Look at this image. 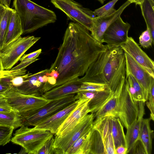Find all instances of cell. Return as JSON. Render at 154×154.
Segmentation results:
<instances>
[{"instance_id":"obj_1","label":"cell","mask_w":154,"mask_h":154,"mask_svg":"<svg viewBox=\"0 0 154 154\" xmlns=\"http://www.w3.org/2000/svg\"><path fill=\"white\" fill-rule=\"evenodd\" d=\"M88 29L75 22L69 24L56 58L49 69L58 77L51 89L83 76L91 65L107 48Z\"/></svg>"},{"instance_id":"obj_2","label":"cell","mask_w":154,"mask_h":154,"mask_svg":"<svg viewBox=\"0 0 154 154\" xmlns=\"http://www.w3.org/2000/svg\"><path fill=\"white\" fill-rule=\"evenodd\" d=\"M12 7L20 18L23 34L33 32L57 20L54 12L30 0H14Z\"/></svg>"},{"instance_id":"obj_3","label":"cell","mask_w":154,"mask_h":154,"mask_svg":"<svg viewBox=\"0 0 154 154\" xmlns=\"http://www.w3.org/2000/svg\"><path fill=\"white\" fill-rule=\"evenodd\" d=\"M108 47L109 52L103 66V78L105 83L114 92L126 78L125 58L121 46Z\"/></svg>"},{"instance_id":"obj_4","label":"cell","mask_w":154,"mask_h":154,"mask_svg":"<svg viewBox=\"0 0 154 154\" xmlns=\"http://www.w3.org/2000/svg\"><path fill=\"white\" fill-rule=\"evenodd\" d=\"M16 130L11 141L21 146L26 153L37 154L39 149L54 134L44 129L22 125Z\"/></svg>"},{"instance_id":"obj_5","label":"cell","mask_w":154,"mask_h":154,"mask_svg":"<svg viewBox=\"0 0 154 154\" xmlns=\"http://www.w3.org/2000/svg\"><path fill=\"white\" fill-rule=\"evenodd\" d=\"M75 94H70L49 102L36 110L19 113L23 121V125L35 126L75 102Z\"/></svg>"},{"instance_id":"obj_6","label":"cell","mask_w":154,"mask_h":154,"mask_svg":"<svg viewBox=\"0 0 154 154\" xmlns=\"http://www.w3.org/2000/svg\"><path fill=\"white\" fill-rule=\"evenodd\" d=\"M40 38L33 36H20L3 46L0 49V58L4 70H11L25 52Z\"/></svg>"},{"instance_id":"obj_7","label":"cell","mask_w":154,"mask_h":154,"mask_svg":"<svg viewBox=\"0 0 154 154\" xmlns=\"http://www.w3.org/2000/svg\"><path fill=\"white\" fill-rule=\"evenodd\" d=\"M51 1L56 8L63 12L69 19L91 32L93 19L96 17L94 11L84 7L74 0H51Z\"/></svg>"},{"instance_id":"obj_8","label":"cell","mask_w":154,"mask_h":154,"mask_svg":"<svg viewBox=\"0 0 154 154\" xmlns=\"http://www.w3.org/2000/svg\"><path fill=\"white\" fill-rule=\"evenodd\" d=\"M117 112L118 118L126 129L138 117V102L132 97L128 89L126 79L122 84L118 93Z\"/></svg>"},{"instance_id":"obj_9","label":"cell","mask_w":154,"mask_h":154,"mask_svg":"<svg viewBox=\"0 0 154 154\" xmlns=\"http://www.w3.org/2000/svg\"><path fill=\"white\" fill-rule=\"evenodd\" d=\"M7 100L13 110L21 113L37 110L41 108L50 100L42 97L23 94L12 88L0 94Z\"/></svg>"},{"instance_id":"obj_10","label":"cell","mask_w":154,"mask_h":154,"mask_svg":"<svg viewBox=\"0 0 154 154\" xmlns=\"http://www.w3.org/2000/svg\"><path fill=\"white\" fill-rule=\"evenodd\" d=\"M94 119V114H88L71 130L62 137L55 136V154H65L72 145L80 137L91 130Z\"/></svg>"},{"instance_id":"obj_11","label":"cell","mask_w":154,"mask_h":154,"mask_svg":"<svg viewBox=\"0 0 154 154\" xmlns=\"http://www.w3.org/2000/svg\"><path fill=\"white\" fill-rule=\"evenodd\" d=\"M49 69L41 70L32 74H26L20 84L12 88L20 93L30 95L42 97L46 92L48 82Z\"/></svg>"},{"instance_id":"obj_12","label":"cell","mask_w":154,"mask_h":154,"mask_svg":"<svg viewBox=\"0 0 154 154\" xmlns=\"http://www.w3.org/2000/svg\"><path fill=\"white\" fill-rule=\"evenodd\" d=\"M131 25L124 22L120 16L108 27L104 32L101 43H105L109 47L120 46L127 41Z\"/></svg>"},{"instance_id":"obj_13","label":"cell","mask_w":154,"mask_h":154,"mask_svg":"<svg viewBox=\"0 0 154 154\" xmlns=\"http://www.w3.org/2000/svg\"><path fill=\"white\" fill-rule=\"evenodd\" d=\"M121 47L135 61L154 78V62L141 49L132 37H128L125 43Z\"/></svg>"},{"instance_id":"obj_14","label":"cell","mask_w":154,"mask_h":154,"mask_svg":"<svg viewBox=\"0 0 154 154\" xmlns=\"http://www.w3.org/2000/svg\"><path fill=\"white\" fill-rule=\"evenodd\" d=\"M78 100L79 102L76 106L60 126L55 136H63L89 113L88 103L90 100Z\"/></svg>"},{"instance_id":"obj_15","label":"cell","mask_w":154,"mask_h":154,"mask_svg":"<svg viewBox=\"0 0 154 154\" xmlns=\"http://www.w3.org/2000/svg\"><path fill=\"white\" fill-rule=\"evenodd\" d=\"M130 4L131 3L128 0L114 13L106 16H96L94 18L91 31L92 37L96 40L101 43L103 35L106 29L112 23L120 16L124 9Z\"/></svg>"},{"instance_id":"obj_16","label":"cell","mask_w":154,"mask_h":154,"mask_svg":"<svg viewBox=\"0 0 154 154\" xmlns=\"http://www.w3.org/2000/svg\"><path fill=\"white\" fill-rule=\"evenodd\" d=\"M124 53L126 61V75L131 74L141 85L144 90L147 101L151 81L154 78L151 77L127 53L124 52Z\"/></svg>"},{"instance_id":"obj_17","label":"cell","mask_w":154,"mask_h":154,"mask_svg":"<svg viewBox=\"0 0 154 154\" xmlns=\"http://www.w3.org/2000/svg\"><path fill=\"white\" fill-rule=\"evenodd\" d=\"M78 102V100H76L64 109L41 122L34 128L48 131L56 135L60 126L76 106Z\"/></svg>"},{"instance_id":"obj_18","label":"cell","mask_w":154,"mask_h":154,"mask_svg":"<svg viewBox=\"0 0 154 154\" xmlns=\"http://www.w3.org/2000/svg\"><path fill=\"white\" fill-rule=\"evenodd\" d=\"M109 52V48L108 47L106 51L101 54L91 65L84 76L79 78V79L82 82L106 84L103 78V72L104 65L108 57Z\"/></svg>"},{"instance_id":"obj_19","label":"cell","mask_w":154,"mask_h":154,"mask_svg":"<svg viewBox=\"0 0 154 154\" xmlns=\"http://www.w3.org/2000/svg\"><path fill=\"white\" fill-rule=\"evenodd\" d=\"M82 82L79 78L74 79L63 85L53 88L45 93L42 97L50 100L79 92Z\"/></svg>"},{"instance_id":"obj_20","label":"cell","mask_w":154,"mask_h":154,"mask_svg":"<svg viewBox=\"0 0 154 154\" xmlns=\"http://www.w3.org/2000/svg\"><path fill=\"white\" fill-rule=\"evenodd\" d=\"M139 113L137 119L127 129L125 135L128 154L135 143L139 140V135L141 123L145 114V103L138 102Z\"/></svg>"},{"instance_id":"obj_21","label":"cell","mask_w":154,"mask_h":154,"mask_svg":"<svg viewBox=\"0 0 154 154\" xmlns=\"http://www.w3.org/2000/svg\"><path fill=\"white\" fill-rule=\"evenodd\" d=\"M125 78L122 80L112 95L104 104L93 114L94 118H100L106 116L118 118L117 112V96L120 88Z\"/></svg>"},{"instance_id":"obj_22","label":"cell","mask_w":154,"mask_h":154,"mask_svg":"<svg viewBox=\"0 0 154 154\" xmlns=\"http://www.w3.org/2000/svg\"><path fill=\"white\" fill-rule=\"evenodd\" d=\"M22 34L20 20L14 10L8 25L3 46L16 40Z\"/></svg>"},{"instance_id":"obj_23","label":"cell","mask_w":154,"mask_h":154,"mask_svg":"<svg viewBox=\"0 0 154 154\" xmlns=\"http://www.w3.org/2000/svg\"><path fill=\"white\" fill-rule=\"evenodd\" d=\"M150 120L149 118L143 119L139 133V140L144 146L146 154H151L152 150V136L153 131L150 128Z\"/></svg>"},{"instance_id":"obj_24","label":"cell","mask_w":154,"mask_h":154,"mask_svg":"<svg viewBox=\"0 0 154 154\" xmlns=\"http://www.w3.org/2000/svg\"><path fill=\"white\" fill-rule=\"evenodd\" d=\"M111 132L116 148L122 145L127 148L124 127L118 118L111 116Z\"/></svg>"},{"instance_id":"obj_25","label":"cell","mask_w":154,"mask_h":154,"mask_svg":"<svg viewBox=\"0 0 154 154\" xmlns=\"http://www.w3.org/2000/svg\"><path fill=\"white\" fill-rule=\"evenodd\" d=\"M113 92L109 88L103 91L95 92L94 96L88 103L89 113L94 114L99 110L111 97Z\"/></svg>"},{"instance_id":"obj_26","label":"cell","mask_w":154,"mask_h":154,"mask_svg":"<svg viewBox=\"0 0 154 154\" xmlns=\"http://www.w3.org/2000/svg\"><path fill=\"white\" fill-rule=\"evenodd\" d=\"M105 154L104 140L99 132L92 128L89 141V154Z\"/></svg>"},{"instance_id":"obj_27","label":"cell","mask_w":154,"mask_h":154,"mask_svg":"<svg viewBox=\"0 0 154 154\" xmlns=\"http://www.w3.org/2000/svg\"><path fill=\"white\" fill-rule=\"evenodd\" d=\"M147 28L149 30L152 38L154 39V5L149 0H145L140 5Z\"/></svg>"},{"instance_id":"obj_28","label":"cell","mask_w":154,"mask_h":154,"mask_svg":"<svg viewBox=\"0 0 154 154\" xmlns=\"http://www.w3.org/2000/svg\"><path fill=\"white\" fill-rule=\"evenodd\" d=\"M91 130L78 138L65 154H88L89 140Z\"/></svg>"},{"instance_id":"obj_29","label":"cell","mask_w":154,"mask_h":154,"mask_svg":"<svg viewBox=\"0 0 154 154\" xmlns=\"http://www.w3.org/2000/svg\"><path fill=\"white\" fill-rule=\"evenodd\" d=\"M0 125L12 127L15 129L23 125L22 119L19 113L15 110L0 112Z\"/></svg>"},{"instance_id":"obj_30","label":"cell","mask_w":154,"mask_h":154,"mask_svg":"<svg viewBox=\"0 0 154 154\" xmlns=\"http://www.w3.org/2000/svg\"><path fill=\"white\" fill-rule=\"evenodd\" d=\"M14 9L6 8L0 22V49L3 46L7 29Z\"/></svg>"},{"instance_id":"obj_31","label":"cell","mask_w":154,"mask_h":154,"mask_svg":"<svg viewBox=\"0 0 154 154\" xmlns=\"http://www.w3.org/2000/svg\"><path fill=\"white\" fill-rule=\"evenodd\" d=\"M109 88L107 85L86 82H82V83L79 89V91L90 92L102 91Z\"/></svg>"},{"instance_id":"obj_32","label":"cell","mask_w":154,"mask_h":154,"mask_svg":"<svg viewBox=\"0 0 154 154\" xmlns=\"http://www.w3.org/2000/svg\"><path fill=\"white\" fill-rule=\"evenodd\" d=\"M14 129L12 127L0 125V146H3L11 141Z\"/></svg>"},{"instance_id":"obj_33","label":"cell","mask_w":154,"mask_h":154,"mask_svg":"<svg viewBox=\"0 0 154 154\" xmlns=\"http://www.w3.org/2000/svg\"><path fill=\"white\" fill-rule=\"evenodd\" d=\"M118 0L110 1L103 6L95 10L94 12L96 16H104L110 14L116 11L114 8V6Z\"/></svg>"},{"instance_id":"obj_34","label":"cell","mask_w":154,"mask_h":154,"mask_svg":"<svg viewBox=\"0 0 154 154\" xmlns=\"http://www.w3.org/2000/svg\"><path fill=\"white\" fill-rule=\"evenodd\" d=\"M126 77L129 78L136 92L137 101L145 103L146 100L144 90L142 87L131 74L126 75Z\"/></svg>"},{"instance_id":"obj_35","label":"cell","mask_w":154,"mask_h":154,"mask_svg":"<svg viewBox=\"0 0 154 154\" xmlns=\"http://www.w3.org/2000/svg\"><path fill=\"white\" fill-rule=\"evenodd\" d=\"M146 104L150 111L149 118L154 120V79H152L150 84L147 100Z\"/></svg>"},{"instance_id":"obj_36","label":"cell","mask_w":154,"mask_h":154,"mask_svg":"<svg viewBox=\"0 0 154 154\" xmlns=\"http://www.w3.org/2000/svg\"><path fill=\"white\" fill-rule=\"evenodd\" d=\"M139 41L140 45L143 48H149L154 43V40L147 28L140 35Z\"/></svg>"},{"instance_id":"obj_37","label":"cell","mask_w":154,"mask_h":154,"mask_svg":"<svg viewBox=\"0 0 154 154\" xmlns=\"http://www.w3.org/2000/svg\"><path fill=\"white\" fill-rule=\"evenodd\" d=\"M54 136L48 140L39 149L37 154H55Z\"/></svg>"},{"instance_id":"obj_38","label":"cell","mask_w":154,"mask_h":154,"mask_svg":"<svg viewBox=\"0 0 154 154\" xmlns=\"http://www.w3.org/2000/svg\"><path fill=\"white\" fill-rule=\"evenodd\" d=\"M18 77L20 76H12L0 78V94L11 88L13 86L12 81Z\"/></svg>"},{"instance_id":"obj_39","label":"cell","mask_w":154,"mask_h":154,"mask_svg":"<svg viewBox=\"0 0 154 154\" xmlns=\"http://www.w3.org/2000/svg\"><path fill=\"white\" fill-rule=\"evenodd\" d=\"M105 154H116V148L111 131L104 140Z\"/></svg>"},{"instance_id":"obj_40","label":"cell","mask_w":154,"mask_h":154,"mask_svg":"<svg viewBox=\"0 0 154 154\" xmlns=\"http://www.w3.org/2000/svg\"><path fill=\"white\" fill-rule=\"evenodd\" d=\"M26 71L25 69L17 71L10 70L0 71V78L12 76H23L26 74Z\"/></svg>"},{"instance_id":"obj_41","label":"cell","mask_w":154,"mask_h":154,"mask_svg":"<svg viewBox=\"0 0 154 154\" xmlns=\"http://www.w3.org/2000/svg\"><path fill=\"white\" fill-rule=\"evenodd\" d=\"M128 153L146 154L144 146L140 140L135 143Z\"/></svg>"},{"instance_id":"obj_42","label":"cell","mask_w":154,"mask_h":154,"mask_svg":"<svg viewBox=\"0 0 154 154\" xmlns=\"http://www.w3.org/2000/svg\"><path fill=\"white\" fill-rule=\"evenodd\" d=\"M38 59H39L35 58L21 61L19 64L16 66L12 68L11 70L17 71L25 69L28 66Z\"/></svg>"},{"instance_id":"obj_43","label":"cell","mask_w":154,"mask_h":154,"mask_svg":"<svg viewBox=\"0 0 154 154\" xmlns=\"http://www.w3.org/2000/svg\"><path fill=\"white\" fill-rule=\"evenodd\" d=\"M14 110L8 104L6 99L0 95V112H10Z\"/></svg>"},{"instance_id":"obj_44","label":"cell","mask_w":154,"mask_h":154,"mask_svg":"<svg viewBox=\"0 0 154 154\" xmlns=\"http://www.w3.org/2000/svg\"><path fill=\"white\" fill-rule=\"evenodd\" d=\"M42 50L39 49L37 50L27 54L23 55L20 58V61L27 60L37 58L41 53Z\"/></svg>"},{"instance_id":"obj_45","label":"cell","mask_w":154,"mask_h":154,"mask_svg":"<svg viewBox=\"0 0 154 154\" xmlns=\"http://www.w3.org/2000/svg\"><path fill=\"white\" fill-rule=\"evenodd\" d=\"M128 154V150L126 147L121 145L116 148V154Z\"/></svg>"},{"instance_id":"obj_46","label":"cell","mask_w":154,"mask_h":154,"mask_svg":"<svg viewBox=\"0 0 154 154\" xmlns=\"http://www.w3.org/2000/svg\"><path fill=\"white\" fill-rule=\"evenodd\" d=\"M11 0H0V3L6 8H10Z\"/></svg>"},{"instance_id":"obj_47","label":"cell","mask_w":154,"mask_h":154,"mask_svg":"<svg viewBox=\"0 0 154 154\" xmlns=\"http://www.w3.org/2000/svg\"><path fill=\"white\" fill-rule=\"evenodd\" d=\"M131 3H134L136 5H139L142 4L145 0H128Z\"/></svg>"},{"instance_id":"obj_48","label":"cell","mask_w":154,"mask_h":154,"mask_svg":"<svg viewBox=\"0 0 154 154\" xmlns=\"http://www.w3.org/2000/svg\"><path fill=\"white\" fill-rule=\"evenodd\" d=\"M6 8L0 3V22L3 13Z\"/></svg>"},{"instance_id":"obj_49","label":"cell","mask_w":154,"mask_h":154,"mask_svg":"<svg viewBox=\"0 0 154 154\" xmlns=\"http://www.w3.org/2000/svg\"><path fill=\"white\" fill-rule=\"evenodd\" d=\"M4 70L3 69V67L2 66V64L1 60V58H0V71H2Z\"/></svg>"},{"instance_id":"obj_50","label":"cell","mask_w":154,"mask_h":154,"mask_svg":"<svg viewBox=\"0 0 154 154\" xmlns=\"http://www.w3.org/2000/svg\"><path fill=\"white\" fill-rule=\"evenodd\" d=\"M102 4H103L104 2L106 0H97Z\"/></svg>"},{"instance_id":"obj_51","label":"cell","mask_w":154,"mask_h":154,"mask_svg":"<svg viewBox=\"0 0 154 154\" xmlns=\"http://www.w3.org/2000/svg\"><path fill=\"white\" fill-rule=\"evenodd\" d=\"M154 5V0H149Z\"/></svg>"}]
</instances>
